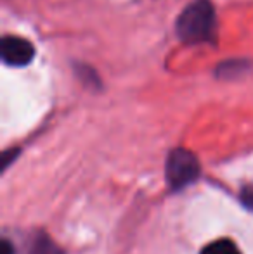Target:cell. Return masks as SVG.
<instances>
[{"label":"cell","mask_w":253,"mask_h":254,"mask_svg":"<svg viewBox=\"0 0 253 254\" xmlns=\"http://www.w3.org/2000/svg\"><path fill=\"white\" fill-rule=\"evenodd\" d=\"M217 28L215 9L210 0H194L180 12L175 23L177 37L187 44H201L213 37Z\"/></svg>","instance_id":"obj_1"},{"label":"cell","mask_w":253,"mask_h":254,"mask_svg":"<svg viewBox=\"0 0 253 254\" xmlns=\"http://www.w3.org/2000/svg\"><path fill=\"white\" fill-rule=\"evenodd\" d=\"M198 157L187 149H173L167 159V182L173 190L187 187L199 177Z\"/></svg>","instance_id":"obj_2"},{"label":"cell","mask_w":253,"mask_h":254,"mask_svg":"<svg viewBox=\"0 0 253 254\" xmlns=\"http://www.w3.org/2000/svg\"><path fill=\"white\" fill-rule=\"evenodd\" d=\"M0 54H2V61L5 64L14 67H21L33 61L35 47L26 38L7 35V37H3L2 45H0Z\"/></svg>","instance_id":"obj_3"},{"label":"cell","mask_w":253,"mask_h":254,"mask_svg":"<svg viewBox=\"0 0 253 254\" xmlns=\"http://www.w3.org/2000/svg\"><path fill=\"white\" fill-rule=\"evenodd\" d=\"M28 254H64L63 249L47 234H38L33 239Z\"/></svg>","instance_id":"obj_4"},{"label":"cell","mask_w":253,"mask_h":254,"mask_svg":"<svg viewBox=\"0 0 253 254\" xmlns=\"http://www.w3.org/2000/svg\"><path fill=\"white\" fill-rule=\"evenodd\" d=\"M201 254H241L238 246L229 239H219L203 248Z\"/></svg>","instance_id":"obj_5"},{"label":"cell","mask_w":253,"mask_h":254,"mask_svg":"<svg viewBox=\"0 0 253 254\" xmlns=\"http://www.w3.org/2000/svg\"><path fill=\"white\" fill-rule=\"evenodd\" d=\"M0 249H2V251H0L2 254H14V246L10 244L9 241H2V248Z\"/></svg>","instance_id":"obj_6"},{"label":"cell","mask_w":253,"mask_h":254,"mask_svg":"<svg viewBox=\"0 0 253 254\" xmlns=\"http://www.w3.org/2000/svg\"><path fill=\"white\" fill-rule=\"evenodd\" d=\"M243 201L247 202V206H250V207H253V192L252 190H247L243 194Z\"/></svg>","instance_id":"obj_7"}]
</instances>
